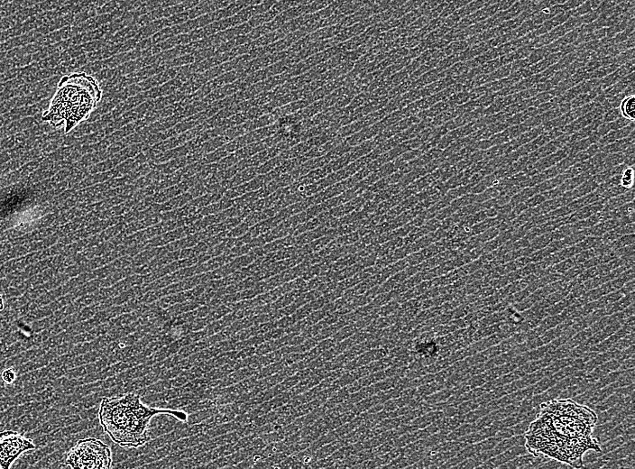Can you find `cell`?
<instances>
[{"label":"cell","instance_id":"obj_1","mask_svg":"<svg viewBox=\"0 0 635 469\" xmlns=\"http://www.w3.org/2000/svg\"><path fill=\"white\" fill-rule=\"evenodd\" d=\"M159 415H169L183 422L189 417L181 410L151 407L142 401L140 395L129 393L104 397L100 402L98 419L113 442L124 449H137L150 440L151 420Z\"/></svg>","mask_w":635,"mask_h":469},{"label":"cell","instance_id":"obj_2","mask_svg":"<svg viewBox=\"0 0 635 469\" xmlns=\"http://www.w3.org/2000/svg\"><path fill=\"white\" fill-rule=\"evenodd\" d=\"M102 97L98 81L85 72L64 76L59 81L43 120L69 133L86 120Z\"/></svg>","mask_w":635,"mask_h":469},{"label":"cell","instance_id":"obj_3","mask_svg":"<svg viewBox=\"0 0 635 469\" xmlns=\"http://www.w3.org/2000/svg\"><path fill=\"white\" fill-rule=\"evenodd\" d=\"M66 465L73 469H110L112 466L111 450L98 438L80 439L69 451Z\"/></svg>","mask_w":635,"mask_h":469},{"label":"cell","instance_id":"obj_4","mask_svg":"<svg viewBox=\"0 0 635 469\" xmlns=\"http://www.w3.org/2000/svg\"><path fill=\"white\" fill-rule=\"evenodd\" d=\"M604 204H605L604 201L600 200V201L588 204V205L582 207L579 210H576L575 212L567 216V217H566V224H572V223L578 222V221H580L583 219H586L587 217L594 215L595 213L603 210Z\"/></svg>","mask_w":635,"mask_h":469},{"label":"cell","instance_id":"obj_5","mask_svg":"<svg viewBox=\"0 0 635 469\" xmlns=\"http://www.w3.org/2000/svg\"><path fill=\"white\" fill-rule=\"evenodd\" d=\"M568 154H569V147H568V145H566V146H564L562 148L559 149L558 151H556L555 153L548 155V156L544 157L542 159L537 161L536 162H534V168H535L537 173H540V172L544 171V170H546V169H548L550 167L554 166L558 162H560L564 158H566Z\"/></svg>","mask_w":635,"mask_h":469},{"label":"cell","instance_id":"obj_6","mask_svg":"<svg viewBox=\"0 0 635 469\" xmlns=\"http://www.w3.org/2000/svg\"><path fill=\"white\" fill-rule=\"evenodd\" d=\"M572 200L566 195V193H563L561 196H560V197L548 199V200L544 201L543 203L539 205L535 208H531V209L534 216L535 215H542V214H546V213L550 212L551 210H554L556 209L560 208V207H563V206L567 205Z\"/></svg>","mask_w":635,"mask_h":469},{"label":"cell","instance_id":"obj_7","mask_svg":"<svg viewBox=\"0 0 635 469\" xmlns=\"http://www.w3.org/2000/svg\"><path fill=\"white\" fill-rule=\"evenodd\" d=\"M634 131H635V121L631 122L628 126H624L623 128H620V129L617 130H612V131H610L609 133H607L606 135L602 136V137L600 138V140L598 141V144H601V146L603 147V146H605L606 144H609L611 143L615 142V141H617V140H620V139H622V138H624V137L629 136L630 134H632Z\"/></svg>","mask_w":635,"mask_h":469},{"label":"cell","instance_id":"obj_8","mask_svg":"<svg viewBox=\"0 0 635 469\" xmlns=\"http://www.w3.org/2000/svg\"><path fill=\"white\" fill-rule=\"evenodd\" d=\"M635 189L632 188L629 191L624 192L623 194L617 195L615 197L610 198L607 199L604 204L603 210L605 211H610V210H616L617 208L623 206L625 203H628L630 201L635 200Z\"/></svg>","mask_w":635,"mask_h":469},{"label":"cell","instance_id":"obj_9","mask_svg":"<svg viewBox=\"0 0 635 469\" xmlns=\"http://www.w3.org/2000/svg\"><path fill=\"white\" fill-rule=\"evenodd\" d=\"M599 184L594 180L593 177H590L589 179L586 180L584 182H582L580 185L578 186L575 188L574 190L569 191V192H565L571 200H574L578 198L583 197L585 195H587L589 193L594 192L595 190L598 189Z\"/></svg>","mask_w":635,"mask_h":469},{"label":"cell","instance_id":"obj_10","mask_svg":"<svg viewBox=\"0 0 635 469\" xmlns=\"http://www.w3.org/2000/svg\"><path fill=\"white\" fill-rule=\"evenodd\" d=\"M635 131H634L632 134H630L629 136L603 146L601 149V151L604 152L605 154H614V153L623 152L624 150L628 148L632 144H635Z\"/></svg>","mask_w":635,"mask_h":469},{"label":"cell","instance_id":"obj_11","mask_svg":"<svg viewBox=\"0 0 635 469\" xmlns=\"http://www.w3.org/2000/svg\"><path fill=\"white\" fill-rule=\"evenodd\" d=\"M635 223H629L625 224L623 226H619L616 229H612L610 231L606 232L605 234L601 236L602 242L607 244L610 243L612 241L616 240L617 238L625 235V234H635Z\"/></svg>","mask_w":635,"mask_h":469},{"label":"cell","instance_id":"obj_12","mask_svg":"<svg viewBox=\"0 0 635 469\" xmlns=\"http://www.w3.org/2000/svg\"><path fill=\"white\" fill-rule=\"evenodd\" d=\"M512 232H513V229H508L505 231H503V232H500V234H498V235H496L495 238H493L491 240L486 242L485 244H483L482 249L484 253L494 251V250H496L497 248L502 247L504 243H506L507 241L511 239Z\"/></svg>","mask_w":635,"mask_h":469},{"label":"cell","instance_id":"obj_13","mask_svg":"<svg viewBox=\"0 0 635 469\" xmlns=\"http://www.w3.org/2000/svg\"><path fill=\"white\" fill-rule=\"evenodd\" d=\"M366 28H367V26L364 25L363 23L355 24V25H350L348 27H345L336 35L335 38H334V40L336 41V43H342L344 41H347L350 38L355 37L356 36H359L361 34H363L366 30Z\"/></svg>","mask_w":635,"mask_h":469},{"label":"cell","instance_id":"obj_14","mask_svg":"<svg viewBox=\"0 0 635 469\" xmlns=\"http://www.w3.org/2000/svg\"><path fill=\"white\" fill-rule=\"evenodd\" d=\"M600 138L601 137L597 133V131H595L591 136L584 138V139H581L579 141L573 143L571 144H568V147H569V154L568 155L575 156L578 153H579L581 151L589 147L590 145H592L596 143H598Z\"/></svg>","mask_w":635,"mask_h":469},{"label":"cell","instance_id":"obj_15","mask_svg":"<svg viewBox=\"0 0 635 469\" xmlns=\"http://www.w3.org/2000/svg\"><path fill=\"white\" fill-rule=\"evenodd\" d=\"M343 28L339 25H330L322 27V29H318L310 35L311 41H323L328 38L334 37Z\"/></svg>","mask_w":635,"mask_h":469},{"label":"cell","instance_id":"obj_16","mask_svg":"<svg viewBox=\"0 0 635 469\" xmlns=\"http://www.w3.org/2000/svg\"><path fill=\"white\" fill-rule=\"evenodd\" d=\"M621 112L622 117L629 119L631 121L635 120V96L629 95L623 98L620 105L618 107Z\"/></svg>","mask_w":635,"mask_h":469},{"label":"cell","instance_id":"obj_17","mask_svg":"<svg viewBox=\"0 0 635 469\" xmlns=\"http://www.w3.org/2000/svg\"><path fill=\"white\" fill-rule=\"evenodd\" d=\"M601 92H602V89H601L600 87H598V88L593 90L589 91V92L579 94V96H577L575 99H572V100L570 101L571 108H579V107L586 105V104H588V103H591V102L594 101V99L598 97V95H599Z\"/></svg>","mask_w":635,"mask_h":469},{"label":"cell","instance_id":"obj_18","mask_svg":"<svg viewBox=\"0 0 635 469\" xmlns=\"http://www.w3.org/2000/svg\"><path fill=\"white\" fill-rule=\"evenodd\" d=\"M591 168H592V162H591L590 159H588V160L583 161V162H576L563 173H564V175L566 176L567 179H569V178H573L575 176L580 175L582 173H586Z\"/></svg>","mask_w":635,"mask_h":469},{"label":"cell","instance_id":"obj_19","mask_svg":"<svg viewBox=\"0 0 635 469\" xmlns=\"http://www.w3.org/2000/svg\"><path fill=\"white\" fill-rule=\"evenodd\" d=\"M566 180H567L566 176L564 175V173H562L559 174V175H557L555 177L551 178V179L546 180L542 182L539 183L537 185H535V188H536L538 193L547 192V191H550V190L559 187Z\"/></svg>","mask_w":635,"mask_h":469},{"label":"cell","instance_id":"obj_20","mask_svg":"<svg viewBox=\"0 0 635 469\" xmlns=\"http://www.w3.org/2000/svg\"><path fill=\"white\" fill-rule=\"evenodd\" d=\"M553 240H555V237H554L553 231H551L549 233H545V234L538 235L535 238H533L531 241L529 247L531 248L533 252H535L539 249H542L543 247H547L550 242H552Z\"/></svg>","mask_w":635,"mask_h":469},{"label":"cell","instance_id":"obj_21","mask_svg":"<svg viewBox=\"0 0 635 469\" xmlns=\"http://www.w3.org/2000/svg\"><path fill=\"white\" fill-rule=\"evenodd\" d=\"M537 193L535 186L526 187V188L522 189L519 192H517L514 196H513V198H511V200L509 201V203L511 204L513 207H514L517 204L524 202L528 198H530L532 197L533 195H535Z\"/></svg>","mask_w":635,"mask_h":469},{"label":"cell","instance_id":"obj_22","mask_svg":"<svg viewBox=\"0 0 635 469\" xmlns=\"http://www.w3.org/2000/svg\"><path fill=\"white\" fill-rule=\"evenodd\" d=\"M497 224H498V219H497L496 216L495 217H487L481 222L476 223L470 228L471 236L481 234L484 231L487 230L490 228L496 227Z\"/></svg>","mask_w":635,"mask_h":469},{"label":"cell","instance_id":"obj_23","mask_svg":"<svg viewBox=\"0 0 635 469\" xmlns=\"http://www.w3.org/2000/svg\"><path fill=\"white\" fill-rule=\"evenodd\" d=\"M605 245L607 249H619L622 247L635 245V234H625Z\"/></svg>","mask_w":635,"mask_h":469},{"label":"cell","instance_id":"obj_24","mask_svg":"<svg viewBox=\"0 0 635 469\" xmlns=\"http://www.w3.org/2000/svg\"><path fill=\"white\" fill-rule=\"evenodd\" d=\"M601 149H602L601 144H599L598 143H596L592 145H590L589 147H587V148L581 151V152L575 155V161H576V162H578L588 160V159L592 158L594 155H596L598 153H599L601 151Z\"/></svg>","mask_w":635,"mask_h":469},{"label":"cell","instance_id":"obj_25","mask_svg":"<svg viewBox=\"0 0 635 469\" xmlns=\"http://www.w3.org/2000/svg\"><path fill=\"white\" fill-rule=\"evenodd\" d=\"M635 200L625 203L616 210H610L612 218H619L623 216H631L635 214Z\"/></svg>","mask_w":635,"mask_h":469},{"label":"cell","instance_id":"obj_26","mask_svg":"<svg viewBox=\"0 0 635 469\" xmlns=\"http://www.w3.org/2000/svg\"><path fill=\"white\" fill-rule=\"evenodd\" d=\"M625 160V155L623 152H619V153H614V154H606L605 160L603 162L604 169H609L612 167L616 166L619 164H622L624 162Z\"/></svg>","mask_w":635,"mask_h":469},{"label":"cell","instance_id":"obj_27","mask_svg":"<svg viewBox=\"0 0 635 469\" xmlns=\"http://www.w3.org/2000/svg\"><path fill=\"white\" fill-rule=\"evenodd\" d=\"M635 184V169L634 167H626L621 174L620 185L625 189H632Z\"/></svg>","mask_w":635,"mask_h":469},{"label":"cell","instance_id":"obj_28","mask_svg":"<svg viewBox=\"0 0 635 469\" xmlns=\"http://www.w3.org/2000/svg\"><path fill=\"white\" fill-rule=\"evenodd\" d=\"M473 203H477L476 202V194L468 193V194L464 195L462 197L452 200L450 206L457 211V210H460L461 208H463L465 206H467V205Z\"/></svg>","mask_w":635,"mask_h":469},{"label":"cell","instance_id":"obj_29","mask_svg":"<svg viewBox=\"0 0 635 469\" xmlns=\"http://www.w3.org/2000/svg\"><path fill=\"white\" fill-rule=\"evenodd\" d=\"M602 238L601 236H586L585 239L580 241L579 243L576 244L579 248L580 249L581 252L587 249H591L595 247H598L602 244Z\"/></svg>","mask_w":635,"mask_h":469},{"label":"cell","instance_id":"obj_30","mask_svg":"<svg viewBox=\"0 0 635 469\" xmlns=\"http://www.w3.org/2000/svg\"><path fill=\"white\" fill-rule=\"evenodd\" d=\"M470 191L471 187H469L468 185L458 186L457 188H453V189L448 190V191L446 192L445 196H446L450 201H452V200H454V199H456V198H458L462 197V196H464V195H467V194L470 193Z\"/></svg>","mask_w":635,"mask_h":469},{"label":"cell","instance_id":"obj_31","mask_svg":"<svg viewBox=\"0 0 635 469\" xmlns=\"http://www.w3.org/2000/svg\"><path fill=\"white\" fill-rule=\"evenodd\" d=\"M499 234H500V230L497 228H495V227H493V228H490L487 230L484 231L481 234H476L474 236H475L476 241L478 242V244L480 246H482L483 244H485L486 242L495 238V236Z\"/></svg>","mask_w":635,"mask_h":469},{"label":"cell","instance_id":"obj_32","mask_svg":"<svg viewBox=\"0 0 635 469\" xmlns=\"http://www.w3.org/2000/svg\"><path fill=\"white\" fill-rule=\"evenodd\" d=\"M627 191H629V190L623 188V186H621L620 184H619V185L614 186V187H611V188H608V189L605 190V192L602 193V201L605 202V201H606L607 199H609L610 198L615 197V196L620 195V194H623V193L627 192Z\"/></svg>","mask_w":635,"mask_h":469},{"label":"cell","instance_id":"obj_33","mask_svg":"<svg viewBox=\"0 0 635 469\" xmlns=\"http://www.w3.org/2000/svg\"><path fill=\"white\" fill-rule=\"evenodd\" d=\"M622 117L621 112L619 110L618 108H611L609 110L605 111L603 116H602V123H608L616 120L617 118Z\"/></svg>","mask_w":635,"mask_h":469},{"label":"cell","instance_id":"obj_34","mask_svg":"<svg viewBox=\"0 0 635 469\" xmlns=\"http://www.w3.org/2000/svg\"><path fill=\"white\" fill-rule=\"evenodd\" d=\"M546 200H547V199H546V198L544 196L543 193L541 192V193H537V194L533 195V196L530 198H528L526 201H524V203H525L526 206L528 207V209H531V208H535V207H537L539 205L543 203L544 201H546Z\"/></svg>","mask_w":635,"mask_h":469},{"label":"cell","instance_id":"obj_35","mask_svg":"<svg viewBox=\"0 0 635 469\" xmlns=\"http://www.w3.org/2000/svg\"><path fill=\"white\" fill-rule=\"evenodd\" d=\"M358 240H359V234H358V232H354V233H352V234H349V233H348V234H345V235H343V236L339 237L338 239H336V240L335 241H336V245H341V246L344 245V246H345V245H350V244H353L355 242H356V241Z\"/></svg>","mask_w":635,"mask_h":469},{"label":"cell","instance_id":"obj_36","mask_svg":"<svg viewBox=\"0 0 635 469\" xmlns=\"http://www.w3.org/2000/svg\"><path fill=\"white\" fill-rule=\"evenodd\" d=\"M635 144H632L628 148L623 151L624 155H625V160H624V164L628 167H634L635 165Z\"/></svg>","mask_w":635,"mask_h":469},{"label":"cell","instance_id":"obj_37","mask_svg":"<svg viewBox=\"0 0 635 469\" xmlns=\"http://www.w3.org/2000/svg\"><path fill=\"white\" fill-rule=\"evenodd\" d=\"M455 212H456V210H454L450 205H448V206L446 207V208H444V209L440 210V211H438L437 214L435 215L434 217H436L437 219H439L440 221H442V220H444V219L447 218V217L452 216Z\"/></svg>","mask_w":635,"mask_h":469},{"label":"cell","instance_id":"obj_38","mask_svg":"<svg viewBox=\"0 0 635 469\" xmlns=\"http://www.w3.org/2000/svg\"><path fill=\"white\" fill-rule=\"evenodd\" d=\"M530 243H531V241L529 240L526 236L521 238V239H518V240L513 241V242L511 241V251L528 247L530 246Z\"/></svg>","mask_w":635,"mask_h":469},{"label":"cell","instance_id":"obj_39","mask_svg":"<svg viewBox=\"0 0 635 469\" xmlns=\"http://www.w3.org/2000/svg\"><path fill=\"white\" fill-rule=\"evenodd\" d=\"M2 379L7 384H11L14 383V381H16L17 374L12 368H8L2 373Z\"/></svg>","mask_w":635,"mask_h":469}]
</instances>
